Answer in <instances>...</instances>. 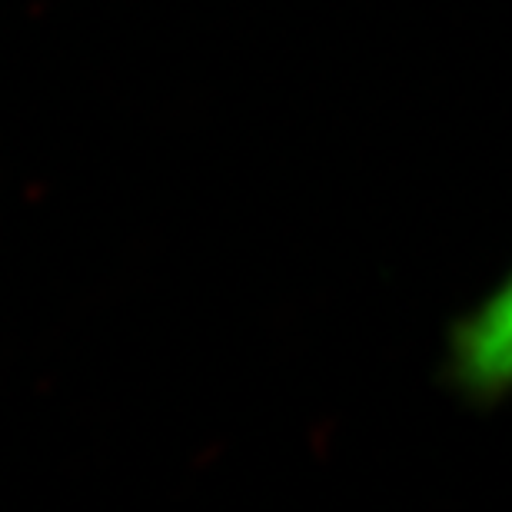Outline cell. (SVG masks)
<instances>
[{
  "instance_id": "obj_1",
  "label": "cell",
  "mask_w": 512,
  "mask_h": 512,
  "mask_svg": "<svg viewBox=\"0 0 512 512\" xmlns=\"http://www.w3.org/2000/svg\"><path fill=\"white\" fill-rule=\"evenodd\" d=\"M443 380L466 406L493 409L512 396V266L449 326Z\"/></svg>"
}]
</instances>
